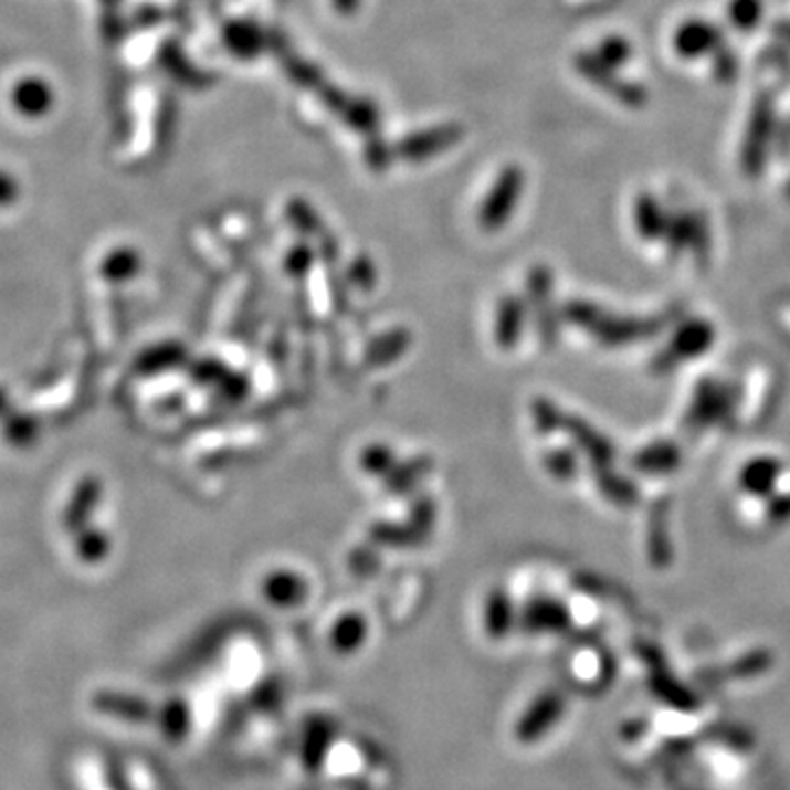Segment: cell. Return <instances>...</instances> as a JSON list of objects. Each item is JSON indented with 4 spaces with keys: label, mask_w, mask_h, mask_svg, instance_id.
I'll use <instances>...</instances> for the list:
<instances>
[{
    "label": "cell",
    "mask_w": 790,
    "mask_h": 790,
    "mask_svg": "<svg viewBox=\"0 0 790 790\" xmlns=\"http://www.w3.org/2000/svg\"><path fill=\"white\" fill-rule=\"evenodd\" d=\"M520 189H523V171L518 167H505L481 207L478 224L483 227V231L494 233L512 218L514 207L520 198Z\"/></svg>",
    "instance_id": "obj_1"
},
{
    "label": "cell",
    "mask_w": 790,
    "mask_h": 790,
    "mask_svg": "<svg viewBox=\"0 0 790 790\" xmlns=\"http://www.w3.org/2000/svg\"><path fill=\"white\" fill-rule=\"evenodd\" d=\"M720 44L718 31L714 24L705 20H685L678 24L674 33V49L681 57L685 60H696L703 57L712 51H716Z\"/></svg>",
    "instance_id": "obj_2"
},
{
    "label": "cell",
    "mask_w": 790,
    "mask_h": 790,
    "mask_svg": "<svg viewBox=\"0 0 790 790\" xmlns=\"http://www.w3.org/2000/svg\"><path fill=\"white\" fill-rule=\"evenodd\" d=\"M308 582L304 580V576L288 571V569H280L273 571L264 578L262 582V596L280 609H295L299 604L306 602L308 598Z\"/></svg>",
    "instance_id": "obj_3"
},
{
    "label": "cell",
    "mask_w": 790,
    "mask_h": 790,
    "mask_svg": "<svg viewBox=\"0 0 790 790\" xmlns=\"http://www.w3.org/2000/svg\"><path fill=\"white\" fill-rule=\"evenodd\" d=\"M771 135H773V106H771V99L760 97L754 104V115L749 122L747 144H745V162L751 169H758L762 165Z\"/></svg>",
    "instance_id": "obj_4"
},
{
    "label": "cell",
    "mask_w": 790,
    "mask_h": 790,
    "mask_svg": "<svg viewBox=\"0 0 790 790\" xmlns=\"http://www.w3.org/2000/svg\"><path fill=\"white\" fill-rule=\"evenodd\" d=\"M523 302L514 295H505L496 308V323H494V340L503 349H512L523 331Z\"/></svg>",
    "instance_id": "obj_5"
},
{
    "label": "cell",
    "mask_w": 790,
    "mask_h": 790,
    "mask_svg": "<svg viewBox=\"0 0 790 790\" xmlns=\"http://www.w3.org/2000/svg\"><path fill=\"white\" fill-rule=\"evenodd\" d=\"M426 536H429V531L422 529L420 525H415L413 520H409L407 525L404 523H376L373 527H369V540L380 547H396V549L415 547Z\"/></svg>",
    "instance_id": "obj_6"
},
{
    "label": "cell",
    "mask_w": 790,
    "mask_h": 790,
    "mask_svg": "<svg viewBox=\"0 0 790 790\" xmlns=\"http://www.w3.org/2000/svg\"><path fill=\"white\" fill-rule=\"evenodd\" d=\"M483 624L492 639H503L509 634V629L514 624V607L507 591L503 589L489 591L483 607Z\"/></svg>",
    "instance_id": "obj_7"
},
{
    "label": "cell",
    "mask_w": 790,
    "mask_h": 790,
    "mask_svg": "<svg viewBox=\"0 0 790 790\" xmlns=\"http://www.w3.org/2000/svg\"><path fill=\"white\" fill-rule=\"evenodd\" d=\"M431 468H433V460L429 455H420L404 464H396V468L385 476V487L398 496L409 494L422 483L426 474L431 473Z\"/></svg>",
    "instance_id": "obj_8"
},
{
    "label": "cell",
    "mask_w": 790,
    "mask_h": 790,
    "mask_svg": "<svg viewBox=\"0 0 790 790\" xmlns=\"http://www.w3.org/2000/svg\"><path fill=\"white\" fill-rule=\"evenodd\" d=\"M365 639H367V622L358 613L343 615L329 632L331 647L343 654L356 652Z\"/></svg>",
    "instance_id": "obj_9"
},
{
    "label": "cell",
    "mask_w": 790,
    "mask_h": 790,
    "mask_svg": "<svg viewBox=\"0 0 790 790\" xmlns=\"http://www.w3.org/2000/svg\"><path fill=\"white\" fill-rule=\"evenodd\" d=\"M411 343V334L407 329H396V331H389L380 338H376L369 349H367V360L371 365H385V362H393L398 360L407 347Z\"/></svg>",
    "instance_id": "obj_10"
},
{
    "label": "cell",
    "mask_w": 790,
    "mask_h": 790,
    "mask_svg": "<svg viewBox=\"0 0 790 790\" xmlns=\"http://www.w3.org/2000/svg\"><path fill=\"white\" fill-rule=\"evenodd\" d=\"M49 99L51 93L40 80H27L20 86H15V95H13L15 108L24 110L27 115L44 113L49 108Z\"/></svg>",
    "instance_id": "obj_11"
},
{
    "label": "cell",
    "mask_w": 790,
    "mask_h": 790,
    "mask_svg": "<svg viewBox=\"0 0 790 790\" xmlns=\"http://www.w3.org/2000/svg\"><path fill=\"white\" fill-rule=\"evenodd\" d=\"M360 468L371 476H387L396 468V453L385 444H371L360 453Z\"/></svg>",
    "instance_id": "obj_12"
},
{
    "label": "cell",
    "mask_w": 790,
    "mask_h": 790,
    "mask_svg": "<svg viewBox=\"0 0 790 790\" xmlns=\"http://www.w3.org/2000/svg\"><path fill=\"white\" fill-rule=\"evenodd\" d=\"M765 2L762 0H731L729 2V20L736 29L751 31L762 22Z\"/></svg>",
    "instance_id": "obj_13"
},
{
    "label": "cell",
    "mask_w": 790,
    "mask_h": 790,
    "mask_svg": "<svg viewBox=\"0 0 790 790\" xmlns=\"http://www.w3.org/2000/svg\"><path fill=\"white\" fill-rule=\"evenodd\" d=\"M288 218H291V222L299 229V231H304V233H308V235H316L320 229V222H318V218L315 215V211L306 204V202H302V200H295V202H291V207H288Z\"/></svg>",
    "instance_id": "obj_14"
},
{
    "label": "cell",
    "mask_w": 790,
    "mask_h": 790,
    "mask_svg": "<svg viewBox=\"0 0 790 790\" xmlns=\"http://www.w3.org/2000/svg\"><path fill=\"white\" fill-rule=\"evenodd\" d=\"M347 280H349L347 282L349 286L367 293L376 286V268L369 260H356L347 271Z\"/></svg>",
    "instance_id": "obj_15"
},
{
    "label": "cell",
    "mask_w": 790,
    "mask_h": 790,
    "mask_svg": "<svg viewBox=\"0 0 790 790\" xmlns=\"http://www.w3.org/2000/svg\"><path fill=\"white\" fill-rule=\"evenodd\" d=\"M313 262H315V253L313 249H308L306 244H299L297 249H293L286 257V271L293 275V277H304L308 275V271L313 268Z\"/></svg>",
    "instance_id": "obj_16"
},
{
    "label": "cell",
    "mask_w": 790,
    "mask_h": 790,
    "mask_svg": "<svg viewBox=\"0 0 790 790\" xmlns=\"http://www.w3.org/2000/svg\"><path fill=\"white\" fill-rule=\"evenodd\" d=\"M409 520H413V523L420 525L422 529L431 531L433 525H435V520H438V507H435L433 498L420 496V498L411 505V518H409Z\"/></svg>",
    "instance_id": "obj_17"
},
{
    "label": "cell",
    "mask_w": 790,
    "mask_h": 790,
    "mask_svg": "<svg viewBox=\"0 0 790 790\" xmlns=\"http://www.w3.org/2000/svg\"><path fill=\"white\" fill-rule=\"evenodd\" d=\"M631 53V46L622 38H611L600 49V62L607 66H620Z\"/></svg>",
    "instance_id": "obj_18"
},
{
    "label": "cell",
    "mask_w": 790,
    "mask_h": 790,
    "mask_svg": "<svg viewBox=\"0 0 790 790\" xmlns=\"http://www.w3.org/2000/svg\"><path fill=\"white\" fill-rule=\"evenodd\" d=\"M534 420H536V426H538L540 431H545V433L554 431L558 415H556L551 402H547V400H536V404H534Z\"/></svg>",
    "instance_id": "obj_19"
},
{
    "label": "cell",
    "mask_w": 790,
    "mask_h": 790,
    "mask_svg": "<svg viewBox=\"0 0 790 790\" xmlns=\"http://www.w3.org/2000/svg\"><path fill=\"white\" fill-rule=\"evenodd\" d=\"M220 389L227 393L229 400H240L244 398V393L249 391V380L242 376V373H229L222 382H220Z\"/></svg>",
    "instance_id": "obj_20"
},
{
    "label": "cell",
    "mask_w": 790,
    "mask_h": 790,
    "mask_svg": "<svg viewBox=\"0 0 790 790\" xmlns=\"http://www.w3.org/2000/svg\"><path fill=\"white\" fill-rule=\"evenodd\" d=\"M569 464H571V460H569L567 453H551V455L547 457V468L556 474V476H567V473H569Z\"/></svg>",
    "instance_id": "obj_21"
},
{
    "label": "cell",
    "mask_w": 790,
    "mask_h": 790,
    "mask_svg": "<svg viewBox=\"0 0 790 790\" xmlns=\"http://www.w3.org/2000/svg\"><path fill=\"white\" fill-rule=\"evenodd\" d=\"M336 4H338V9H340V11H354L356 0H336Z\"/></svg>",
    "instance_id": "obj_22"
}]
</instances>
